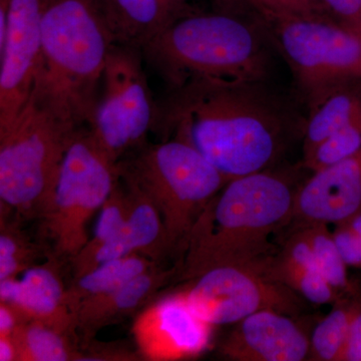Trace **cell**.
<instances>
[{
    "label": "cell",
    "mask_w": 361,
    "mask_h": 361,
    "mask_svg": "<svg viewBox=\"0 0 361 361\" xmlns=\"http://www.w3.org/2000/svg\"><path fill=\"white\" fill-rule=\"evenodd\" d=\"M0 300L9 304L25 322H39L75 336V311L58 269L52 263L28 268L21 278L0 281Z\"/></svg>",
    "instance_id": "obj_15"
},
{
    "label": "cell",
    "mask_w": 361,
    "mask_h": 361,
    "mask_svg": "<svg viewBox=\"0 0 361 361\" xmlns=\"http://www.w3.org/2000/svg\"><path fill=\"white\" fill-rule=\"evenodd\" d=\"M171 275L172 271L154 267L116 290L84 299L75 308L77 330L84 337H92L103 327L132 315L151 300Z\"/></svg>",
    "instance_id": "obj_17"
},
{
    "label": "cell",
    "mask_w": 361,
    "mask_h": 361,
    "mask_svg": "<svg viewBox=\"0 0 361 361\" xmlns=\"http://www.w3.org/2000/svg\"><path fill=\"white\" fill-rule=\"evenodd\" d=\"M293 229H300L305 235L314 252L320 272L341 295L355 294L360 290L357 281L349 277L348 266L339 253L334 233L329 231L327 225L299 226Z\"/></svg>",
    "instance_id": "obj_24"
},
{
    "label": "cell",
    "mask_w": 361,
    "mask_h": 361,
    "mask_svg": "<svg viewBox=\"0 0 361 361\" xmlns=\"http://www.w3.org/2000/svg\"><path fill=\"white\" fill-rule=\"evenodd\" d=\"M361 123V78L336 85L305 109L302 156L339 130Z\"/></svg>",
    "instance_id": "obj_19"
},
{
    "label": "cell",
    "mask_w": 361,
    "mask_h": 361,
    "mask_svg": "<svg viewBox=\"0 0 361 361\" xmlns=\"http://www.w3.org/2000/svg\"><path fill=\"white\" fill-rule=\"evenodd\" d=\"M361 303V289L342 296L310 334V360L339 361L349 326Z\"/></svg>",
    "instance_id": "obj_21"
},
{
    "label": "cell",
    "mask_w": 361,
    "mask_h": 361,
    "mask_svg": "<svg viewBox=\"0 0 361 361\" xmlns=\"http://www.w3.org/2000/svg\"><path fill=\"white\" fill-rule=\"evenodd\" d=\"M303 169L280 165L230 180L188 235L183 279L222 266L260 269L274 255L271 237L291 224Z\"/></svg>",
    "instance_id": "obj_2"
},
{
    "label": "cell",
    "mask_w": 361,
    "mask_h": 361,
    "mask_svg": "<svg viewBox=\"0 0 361 361\" xmlns=\"http://www.w3.org/2000/svg\"><path fill=\"white\" fill-rule=\"evenodd\" d=\"M260 18L285 14L322 13L317 0H243Z\"/></svg>",
    "instance_id": "obj_28"
},
{
    "label": "cell",
    "mask_w": 361,
    "mask_h": 361,
    "mask_svg": "<svg viewBox=\"0 0 361 361\" xmlns=\"http://www.w3.org/2000/svg\"><path fill=\"white\" fill-rule=\"evenodd\" d=\"M273 51L257 13L184 8L141 49L169 90L198 80H270Z\"/></svg>",
    "instance_id": "obj_3"
},
{
    "label": "cell",
    "mask_w": 361,
    "mask_h": 361,
    "mask_svg": "<svg viewBox=\"0 0 361 361\" xmlns=\"http://www.w3.org/2000/svg\"><path fill=\"white\" fill-rule=\"evenodd\" d=\"M39 250L16 226L1 221L0 233V281L16 278L35 264Z\"/></svg>",
    "instance_id": "obj_26"
},
{
    "label": "cell",
    "mask_w": 361,
    "mask_h": 361,
    "mask_svg": "<svg viewBox=\"0 0 361 361\" xmlns=\"http://www.w3.org/2000/svg\"><path fill=\"white\" fill-rule=\"evenodd\" d=\"M361 212V149L311 172L297 191L291 225H338Z\"/></svg>",
    "instance_id": "obj_13"
},
{
    "label": "cell",
    "mask_w": 361,
    "mask_h": 361,
    "mask_svg": "<svg viewBox=\"0 0 361 361\" xmlns=\"http://www.w3.org/2000/svg\"><path fill=\"white\" fill-rule=\"evenodd\" d=\"M80 130L30 97L13 122L0 129L1 208L39 216Z\"/></svg>",
    "instance_id": "obj_6"
},
{
    "label": "cell",
    "mask_w": 361,
    "mask_h": 361,
    "mask_svg": "<svg viewBox=\"0 0 361 361\" xmlns=\"http://www.w3.org/2000/svg\"><path fill=\"white\" fill-rule=\"evenodd\" d=\"M302 109L270 80H191L157 104L154 129L191 145L230 180L281 165L302 142Z\"/></svg>",
    "instance_id": "obj_1"
},
{
    "label": "cell",
    "mask_w": 361,
    "mask_h": 361,
    "mask_svg": "<svg viewBox=\"0 0 361 361\" xmlns=\"http://www.w3.org/2000/svg\"><path fill=\"white\" fill-rule=\"evenodd\" d=\"M120 179L118 163L104 153L90 130H78L39 215L56 256L71 260L87 245L90 218L101 210Z\"/></svg>",
    "instance_id": "obj_8"
},
{
    "label": "cell",
    "mask_w": 361,
    "mask_h": 361,
    "mask_svg": "<svg viewBox=\"0 0 361 361\" xmlns=\"http://www.w3.org/2000/svg\"><path fill=\"white\" fill-rule=\"evenodd\" d=\"M142 61L137 47L114 45L90 126L94 141L116 163L127 152L141 147L155 127L157 104Z\"/></svg>",
    "instance_id": "obj_9"
},
{
    "label": "cell",
    "mask_w": 361,
    "mask_h": 361,
    "mask_svg": "<svg viewBox=\"0 0 361 361\" xmlns=\"http://www.w3.org/2000/svg\"><path fill=\"white\" fill-rule=\"evenodd\" d=\"M310 334L294 316L262 310L235 323L220 346L224 357L235 361L310 360Z\"/></svg>",
    "instance_id": "obj_14"
},
{
    "label": "cell",
    "mask_w": 361,
    "mask_h": 361,
    "mask_svg": "<svg viewBox=\"0 0 361 361\" xmlns=\"http://www.w3.org/2000/svg\"><path fill=\"white\" fill-rule=\"evenodd\" d=\"M334 240L339 253L348 267L361 269V237L345 223L336 225Z\"/></svg>",
    "instance_id": "obj_30"
},
{
    "label": "cell",
    "mask_w": 361,
    "mask_h": 361,
    "mask_svg": "<svg viewBox=\"0 0 361 361\" xmlns=\"http://www.w3.org/2000/svg\"><path fill=\"white\" fill-rule=\"evenodd\" d=\"M25 322L13 306L0 303V337H11L21 323Z\"/></svg>",
    "instance_id": "obj_32"
},
{
    "label": "cell",
    "mask_w": 361,
    "mask_h": 361,
    "mask_svg": "<svg viewBox=\"0 0 361 361\" xmlns=\"http://www.w3.org/2000/svg\"><path fill=\"white\" fill-rule=\"evenodd\" d=\"M116 44L102 0H49L30 97L71 125L90 127Z\"/></svg>",
    "instance_id": "obj_4"
},
{
    "label": "cell",
    "mask_w": 361,
    "mask_h": 361,
    "mask_svg": "<svg viewBox=\"0 0 361 361\" xmlns=\"http://www.w3.org/2000/svg\"><path fill=\"white\" fill-rule=\"evenodd\" d=\"M213 325L195 312L183 291L140 311L133 325L137 350L147 360H189L210 345Z\"/></svg>",
    "instance_id": "obj_12"
},
{
    "label": "cell",
    "mask_w": 361,
    "mask_h": 361,
    "mask_svg": "<svg viewBox=\"0 0 361 361\" xmlns=\"http://www.w3.org/2000/svg\"><path fill=\"white\" fill-rule=\"evenodd\" d=\"M320 13L361 35V0H317Z\"/></svg>",
    "instance_id": "obj_29"
},
{
    "label": "cell",
    "mask_w": 361,
    "mask_h": 361,
    "mask_svg": "<svg viewBox=\"0 0 361 361\" xmlns=\"http://www.w3.org/2000/svg\"><path fill=\"white\" fill-rule=\"evenodd\" d=\"M130 211L120 232L106 242L75 274V278L114 259L139 253L156 257L165 253V234L160 213L156 206L134 187L127 186Z\"/></svg>",
    "instance_id": "obj_16"
},
{
    "label": "cell",
    "mask_w": 361,
    "mask_h": 361,
    "mask_svg": "<svg viewBox=\"0 0 361 361\" xmlns=\"http://www.w3.org/2000/svg\"><path fill=\"white\" fill-rule=\"evenodd\" d=\"M345 224H348L351 229L360 235L361 237V212L356 214L353 218H350L348 221H346Z\"/></svg>",
    "instance_id": "obj_34"
},
{
    "label": "cell",
    "mask_w": 361,
    "mask_h": 361,
    "mask_svg": "<svg viewBox=\"0 0 361 361\" xmlns=\"http://www.w3.org/2000/svg\"><path fill=\"white\" fill-rule=\"evenodd\" d=\"M116 42L141 49L184 8L187 0H102Z\"/></svg>",
    "instance_id": "obj_18"
},
{
    "label": "cell",
    "mask_w": 361,
    "mask_h": 361,
    "mask_svg": "<svg viewBox=\"0 0 361 361\" xmlns=\"http://www.w3.org/2000/svg\"><path fill=\"white\" fill-rule=\"evenodd\" d=\"M18 360V349L13 337H0V361Z\"/></svg>",
    "instance_id": "obj_33"
},
{
    "label": "cell",
    "mask_w": 361,
    "mask_h": 361,
    "mask_svg": "<svg viewBox=\"0 0 361 361\" xmlns=\"http://www.w3.org/2000/svg\"><path fill=\"white\" fill-rule=\"evenodd\" d=\"M358 284H360V288H361V280H357Z\"/></svg>",
    "instance_id": "obj_36"
},
{
    "label": "cell",
    "mask_w": 361,
    "mask_h": 361,
    "mask_svg": "<svg viewBox=\"0 0 361 361\" xmlns=\"http://www.w3.org/2000/svg\"><path fill=\"white\" fill-rule=\"evenodd\" d=\"M259 271L286 285L306 301L317 305L334 304L344 296L329 283L317 268L295 264L279 254L271 256Z\"/></svg>",
    "instance_id": "obj_22"
},
{
    "label": "cell",
    "mask_w": 361,
    "mask_h": 361,
    "mask_svg": "<svg viewBox=\"0 0 361 361\" xmlns=\"http://www.w3.org/2000/svg\"><path fill=\"white\" fill-rule=\"evenodd\" d=\"M339 361H361V303L349 326Z\"/></svg>",
    "instance_id": "obj_31"
},
{
    "label": "cell",
    "mask_w": 361,
    "mask_h": 361,
    "mask_svg": "<svg viewBox=\"0 0 361 361\" xmlns=\"http://www.w3.org/2000/svg\"><path fill=\"white\" fill-rule=\"evenodd\" d=\"M130 205L129 194L123 192L116 185L113 193L102 207L94 237L90 238L87 245L75 258L71 259L75 274L101 247L120 232L129 215Z\"/></svg>",
    "instance_id": "obj_25"
},
{
    "label": "cell",
    "mask_w": 361,
    "mask_h": 361,
    "mask_svg": "<svg viewBox=\"0 0 361 361\" xmlns=\"http://www.w3.org/2000/svg\"><path fill=\"white\" fill-rule=\"evenodd\" d=\"M49 0H0V129L32 97L42 59Z\"/></svg>",
    "instance_id": "obj_11"
},
{
    "label": "cell",
    "mask_w": 361,
    "mask_h": 361,
    "mask_svg": "<svg viewBox=\"0 0 361 361\" xmlns=\"http://www.w3.org/2000/svg\"><path fill=\"white\" fill-rule=\"evenodd\" d=\"M154 267L153 261L147 256L135 253L106 261L82 276L75 278L73 285L68 289V299L75 315V308L80 301L116 290Z\"/></svg>",
    "instance_id": "obj_20"
},
{
    "label": "cell",
    "mask_w": 361,
    "mask_h": 361,
    "mask_svg": "<svg viewBox=\"0 0 361 361\" xmlns=\"http://www.w3.org/2000/svg\"><path fill=\"white\" fill-rule=\"evenodd\" d=\"M118 171L160 213L166 252L184 248L202 211L229 182L200 152L175 137L118 161Z\"/></svg>",
    "instance_id": "obj_5"
},
{
    "label": "cell",
    "mask_w": 361,
    "mask_h": 361,
    "mask_svg": "<svg viewBox=\"0 0 361 361\" xmlns=\"http://www.w3.org/2000/svg\"><path fill=\"white\" fill-rule=\"evenodd\" d=\"M305 109L330 89L361 78V35L322 13L261 18Z\"/></svg>",
    "instance_id": "obj_7"
},
{
    "label": "cell",
    "mask_w": 361,
    "mask_h": 361,
    "mask_svg": "<svg viewBox=\"0 0 361 361\" xmlns=\"http://www.w3.org/2000/svg\"><path fill=\"white\" fill-rule=\"evenodd\" d=\"M213 1L219 2L221 4H236V2H241L243 1V0H213Z\"/></svg>",
    "instance_id": "obj_35"
},
{
    "label": "cell",
    "mask_w": 361,
    "mask_h": 361,
    "mask_svg": "<svg viewBox=\"0 0 361 361\" xmlns=\"http://www.w3.org/2000/svg\"><path fill=\"white\" fill-rule=\"evenodd\" d=\"M11 337L18 349V361L80 360L71 336L44 323H21Z\"/></svg>",
    "instance_id": "obj_23"
},
{
    "label": "cell",
    "mask_w": 361,
    "mask_h": 361,
    "mask_svg": "<svg viewBox=\"0 0 361 361\" xmlns=\"http://www.w3.org/2000/svg\"><path fill=\"white\" fill-rule=\"evenodd\" d=\"M182 291L195 312L213 326L235 324L262 310L296 316L303 310L302 297L245 266L213 268L190 280Z\"/></svg>",
    "instance_id": "obj_10"
},
{
    "label": "cell",
    "mask_w": 361,
    "mask_h": 361,
    "mask_svg": "<svg viewBox=\"0 0 361 361\" xmlns=\"http://www.w3.org/2000/svg\"><path fill=\"white\" fill-rule=\"evenodd\" d=\"M361 149V123L339 130L302 156V165L308 172H316L345 160Z\"/></svg>",
    "instance_id": "obj_27"
}]
</instances>
